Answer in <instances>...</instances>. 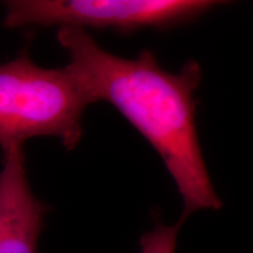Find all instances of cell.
I'll return each instance as SVG.
<instances>
[{
	"mask_svg": "<svg viewBox=\"0 0 253 253\" xmlns=\"http://www.w3.org/2000/svg\"><path fill=\"white\" fill-rule=\"evenodd\" d=\"M88 104L65 67L42 68L20 52L0 65V148H23L32 137L52 136L73 150L84 135Z\"/></svg>",
	"mask_w": 253,
	"mask_h": 253,
	"instance_id": "cell-2",
	"label": "cell"
},
{
	"mask_svg": "<svg viewBox=\"0 0 253 253\" xmlns=\"http://www.w3.org/2000/svg\"><path fill=\"white\" fill-rule=\"evenodd\" d=\"M224 1L213 0H13L4 26H75L134 32L169 30L201 18Z\"/></svg>",
	"mask_w": 253,
	"mask_h": 253,
	"instance_id": "cell-3",
	"label": "cell"
},
{
	"mask_svg": "<svg viewBox=\"0 0 253 253\" xmlns=\"http://www.w3.org/2000/svg\"><path fill=\"white\" fill-rule=\"evenodd\" d=\"M183 221L173 225L155 224L154 229L142 235L140 239V253H175L177 236Z\"/></svg>",
	"mask_w": 253,
	"mask_h": 253,
	"instance_id": "cell-5",
	"label": "cell"
},
{
	"mask_svg": "<svg viewBox=\"0 0 253 253\" xmlns=\"http://www.w3.org/2000/svg\"><path fill=\"white\" fill-rule=\"evenodd\" d=\"M56 37L69 56L66 71L88 102L113 104L162 158L184 205L181 220L202 209H221L196 126L199 63L191 60L179 73H170L151 50L121 58L97 45L84 28L59 27Z\"/></svg>",
	"mask_w": 253,
	"mask_h": 253,
	"instance_id": "cell-1",
	"label": "cell"
},
{
	"mask_svg": "<svg viewBox=\"0 0 253 253\" xmlns=\"http://www.w3.org/2000/svg\"><path fill=\"white\" fill-rule=\"evenodd\" d=\"M48 207L32 192L23 148L2 151L0 170V253H39Z\"/></svg>",
	"mask_w": 253,
	"mask_h": 253,
	"instance_id": "cell-4",
	"label": "cell"
}]
</instances>
